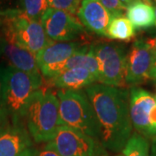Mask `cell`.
Instances as JSON below:
<instances>
[{
  "mask_svg": "<svg viewBox=\"0 0 156 156\" xmlns=\"http://www.w3.org/2000/svg\"><path fill=\"white\" fill-rule=\"evenodd\" d=\"M85 91L94 108L103 145L113 150H121L130 138L133 126L128 90L93 84Z\"/></svg>",
  "mask_w": 156,
  "mask_h": 156,
  "instance_id": "1",
  "label": "cell"
},
{
  "mask_svg": "<svg viewBox=\"0 0 156 156\" xmlns=\"http://www.w3.org/2000/svg\"><path fill=\"white\" fill-rule=\"evenodd\" d=\"M0 37L35 56L52 42L45 33L41 20L30 18L20 9L0 11Z\"/></svg>",
  "mask_w": 156,
  "mask_h": 156,
  "instance_id": "2",
  "label": "cell"
},
{
  "mask_svg": "<svg viewBox=\"0 0 156 156\" xmlns=\"http://www.w3.org/2000/svg\"><path fill=\"white\" fill-rule=\"evenodd\" d=\"M62 126H66L92 138H100V128L94 108L86 93L61 89L57 92Z\"/></svg>",
  "mask_w": 156,
  "mask_h": 156,
  "instance_id": "3",
  "label": "cell"
},
{
  "mask_svg": "<svg viewBox=\"0 0 156 156\" xmlns=\"http://www.w3.org/2000/svg\"><path fill=\"white\" fill-rule=\"evenodd\" d=\"M26 124L36 142L50 141L61 127L59 101L48 91L37 90L26 112Z\"/></svg>",
  "mask_w": 156,
  "mask_h": 156,
  "instance_id": "4",
  "label": "cell"
},
{
  "mask_svg": "<svg viewBox=\"0 0 156 156\" xmlns=\"http://www.w3.org/2000/svg\"><path fill=\"white\" fill-rule=\"evenodd\" d=\"M42 85V77H35L15 68H5V101L12 123L25 118L32 96Z\"/></svg>",
  "mask_w": 156,
  "mask_h": 156,
  "instance_id": "5",
  "label": "cell"
},
{
  "mask_svg": "<svg viewBox=\"0 0 156 156\" xmlns=\"http://www.w3.org/2000/svg\"><path fill=\"white\" fill-rule=\"evenodd\" d=\"M90 49L98 63L99 82L116 88L124 86L127 62L124 46L111 42H101L90 45Z\"/></svg>",
  "mask_w": 156,
  "mask_h": 156,
  "instance_id": "6",
  "label": "cell"
},
{
  "mask_svg": "<svg viewBox=\"0 0 156 156\" xmlns=\"http://www.w3.org/2000/svg\"><path fill=\"white\" fill-rule=\"evenodd\" d=\"M45 149L59 156H97L99 147L94 138L66 126L57 129Z\"/></svg>",
  "mask_w": 156,
  "mask_h": 156,
  "instance_id": "7",
  "label": "cell"
},
{
  "mask_svg": "<svg viewBox=\"0 0 156 156\" xmlns=\"http://www.w3.org/2000/svg\"><path fill=\"white\" fill-rule=\"evenodd\" d=\"M41 22L47 37L55 42H69L84 32V27L67 11L48 8Z\"/></svg>",
  "mask_w": 156,
  "mask_h": 156,
  "instance_id": "8",
  "label": "cell"
},
{
  "mask_svg": "<svg viewBox=\"0 0 156 156\" xmlns=\"http://www.w3.org/2000/svg\"><path fill=\"white\" fill-rule=\"evenodd\" d=\"M154 56L145 40H136L127 54L125 83L135 86L149 81Z\"/></svg>",
  "mask_w": 156,
  "mask_h": 156,
  "instance_id": "9",
  "label": "cell"
},
{
  "mask_svg": "<svg viewBox=\"0 0 156 156\" xmlns=\"http://www.w3.org/2000/svg\"><path fill=\"white\" fill-rule=\"evenodd\" d=\"M82 48L83 45L77 42L52 41L36 55L40 72L47 79H51L59 73L62 65Z\"/></svg>",
  "mask_w": 156,
  "mask_h": 156,
  "instance_id": "10",
  "label": "cell"
},
{
  "mask_svg": "<svg viewBox=\"0 0 156 156\" xmlns=\"http://www.w3.org/2000/svg\"><path fill=\"white\" fill-rule=\"evenodd\" d=\"M156 104L154 96L145 89L133 87L129 92V114L132 125L143 136L150 138L149 114Z\"/></svg>",
  "mask_w": 156,
  "mask_h": 156,
  "instance_id": "11",
  "label": "cell"
},
{
  "mask_svg": "<svg viewBox=\"0 0 156 156\" xmlns=\"http://www.w3.org/2000/svg\"><path fill=\"white\" fill-rule=\"evenodd\" d=\"M76 14L87 30L107 37V29L112 17L100 0H82Z\"/></svg>",
  "mask_w": 156,
  "mask_h": 156,
  "instance_id": "12",
  "label": "cell"
},
{
  "mask_svg": "<svg viewBox=\"0 0 156 156\" xmlns=\"http://www.w3.org/2000/svg\"><path fill=\"white\" fill-rule=\"evenodd\" d=\"M31 144L28 131L21 122H6L0 128V156H18Z\"/></svg>",
  "mask_w": 156,
  "mask_h": 156,
  "instance_id": "13",
  "label": "cell"
},
{
  "mask_svg": "<svg viewBox=\"0 0 156 156\" xmlns=\"http://www.w3.org/2000/svg\"><path fill=\"white\" fill-rule=\"evenodd\" d=\"M3 56L10 63L9 66L27 73L35 77H41L36 56L29 50L5 42Z\"/></svg>",
  "mask_w": 156,
  "mask_h": 156,
  "instance_id": "14",
  "label": "cell"
},
{
  "mask_svg": "<svg viewBox=\"0 0 156 156\" xmlns=\"http://www.w3.org/2000/svg\"><path fill=\"white\" fill-rule=\"evenodd\" d=\"M50 80L56 88L66 90H80L98 82L91 73L83 68L62 70Z\"/></svg>",
  "mask_w": 156,
  "mask_h": 156,
  "instance_id": "15",
  "label": "cell"
},
{
  "mask_svg": "<svg viewBox=\"0 0 156 156\" xmlns=\"http://www.w3.org/2000/svg\"><path fill=\"white\" fill-rule=\"evenodd\" d=\"M127 18L136 30L152 28L155 23L154 7L138 1L126 9Z\"/></svg>",
  "mask_w": 156,
  "mask_h": 156,
  "instance_id": "16",
  "label": "cell"
},
{
  "mask_svg": "<svg viewBox=\"0 0 156 156\" xmlns=\"http://www.w3.org/2000/svg\"><path fill=\"white\" fill-rule=\"evenodd\" d=\"M73 68L85 69L91 73L98 82L100 81L98 63L94 53L90 49V46H83L81 50L75 53L62 65L59 72Z\"/></svg>",
  "mask_w": 156,
  "mask_h": 156,
  "instance_id": "17",
  "label": "cell"
},
{
  "mask_svg": "<svg viewBox=\"0 0 156 156\" xmlns=\"http://www.w3.org/2000/svg\"><path fill=\"white\" fill-rule=\"evenodd\" d=\"M135 36V29L127 17L112 18L107 29V37L114 40L130 41Z\"/></svg>",
  "mask_w": 156,
  "mask_h": 156,
  "instance_id": "18",
  "label": "cell"
},
{
  "mask_svg": "<svg viewBox=\"0 0 156 156\" xmlns=\"http://www.w3.org/2000/svg\"><path fill=\"white\" fill-rule=\"evenodd\" d=\"M125 156H149V142L143 135L134 133L123 148Z\"/></svg>",
  "mask_w": 156,
  "mask_h": 156,
  "instance_id": "19",
  "label": "cell"
},
{
  "mask_svg": "<svg viewBox=\"0 0 156 156\" xmlns=\"http://www.w3.org/2000/svg\"><path fill=\"white\" fill-rule=\"evenodd\" d=\"M20 10L30 18L41 20L49 8L47 0H19Z\"/></svg>",
  "mask_w": 156,
  "mask_h": 156,
  "instance_id": "20",
  "label": "cell"
},
{
  "mask_svg": "<svg viewBox=\"0 0 156 156\" xmlns=\"http://www.w3.org/2000/svg\"><path fill=\"white\" fill-rule=\"evenodd\" d=\"M9 119L5 101V68L0 66V128Z\"/></svg>",
  "mask_w": 156,
  "mask_h": 156,
  "instance_id": "21",
  "label": "cell"
},
{
  "mask_svg": "<svg viewBox=\"0 0 156 156\" xmlns=\"http://www.w3.org/2000/svg\"><path fill=\"white\" fill-rule=\"evenodd\" d=\"M47 2L49 8L75 14L76 13L82 0H47Z\"/></svg>",
  "mask_w": 156,
  "mask_h": 156,
  "instance_id": "22",
  "label": "cell"
},
{
  "mask_svg": "<svg viewBox=\"0 0 156 156\" xmlns=\"http://www.w3.org/2000/svg\"><path fill=\"white\" fill-rule=\"evenodd\" d=\"M102 5L110 14L112 18L123 17L126 7L122 4L120 0H100Z\"/></svg>",
  "mask_w": 156,
  "mask_h": 156,
  "instance_id": "23",
  "label": "cell"
},
{
  "mask_svg": "<svg viewBox=\"0 0 156 156\" xmlns=\"http://www.w3.org/2000/svg\"><path fill=\"white\" fill-rule=\"evenodd\" d=\"M149 126H150V138L156 137V104L152 108L149 114Z\"/></svg>",
  "mask_w": 156,
  "mask_h": 156,
  "instance_id": "24",
  "label": "cell"
},
{
  "mask_svg": "<svg viewBox=\"0 0 156 156\" xmlns=\"http://www.w3.org/2000/svg\"><path fill=\"white\" fill-rule=\"evenodd\" d=\"M37 153L38 152L36 150V149H34L32 147H28L25 150L23 151L22 153L18 156H37Z\"/></svg>",
  "mask_w": 156,
  "mask_h": 156,
  "instance_id": "25",
  "label": "cell"
},
{
  "mask_svg": "<svg viewBox=\"0 0 156 156\" xmlns=\"http://www.w3.org/2000/svg\"><path fill=\"white\" fill-rule=\"evenodd\" d=\"M150 80H153V81H155L156 82V52L155 56H154V62H153V65H152V68H151Z\"/></svg>",
  "mask_w": 156,
  "mask_h": 156,
  "instance_id": "26",
  "label": "cell"
},
{
  "mask_svg": "<svg viewBox=\"0 0 156 156\" xmlns=\"http://www.w3.org/2000/svg\"><path fill=\"white\" fill-rule=\"evenodd\" d=\"M145 41L146 43H147V44L154 51L156 52V36L154 37H151V38L147 39Z\"/></svg>",
  "mask_w": 156,
  "mask_h": 156,
  "instance_id": "27",
  "label": "cell"
},
{
  "mask_svg": "<svg viewBox=\"0 0 156 156\" xmlns=\"http://www.w3.org/2000/svg\"><path fill=\"white\" fill-rule=\"evenodd\" d=\"M37 156H59L57 154H56L55 152L51 150H48V149H45V150L42 151L40 153H37Z\"/></svg>",
  "mask_w": 156,
  "mask_h": 156,
  "instance_id": "28",
  "label": "cell"
},
{
  "mask_svg": "<svg viewBox=\"0 0 156 156\" xmlns=\"http://www.w3.org/2000/svg\"><path fill=\"white\" fill-rule=\"evenodd\" d=\"M120 1L122 2V4L123 5L126 7V9H127V7L130 6L131 5L136 3V2H138L140 0H120Z\"/></svg>",
  "mask_w": 156,
  "mask_h": 156,
  "instance_id": "29",
  "label": "cell"
},
{
  "mask_svg": "<svg viewBox=\"0 0 156 156\" xmlns=\"http://www.w3.org/2000/svg\"><path fill=\"white\" fill-rule=\"evenodd\" d=\"M149 156H156V137L153 140V142L151 145V153Z\"/></svg>",
  "mask_w": 156,
  "mask_h": 156,
  "instance_id": "30",
  "label": "cell"
},
{
  "mask_svg": "<svg viewBox=\"0 0 156 156\" xmlns=\"http://www.w3.org/2000/svg\"><path fill=\"white\" fill-rule=\"evenodd\" d=\"M5 44V41L0 37V56H3V54H4Z\"/></svg>",
  "mask_w": 156,
  "mask_h": 156,
  "instance_id": "31",
  "label": "cell"
},
{
  "mask_svg": "<svg viewBox=\"0 0 156 156\" xmlns=\"http://www.w3.org/2000/svg\"><path fill=\"white\" fill-rule=\"evenodd\" d=\"M143 3H145L148 5H151L154 7V5H156V0H142Z\"/></svg>",
  "mask_w": 156,
  "mask_h": 156,
  "instance_id": "32",
  "label": "cell"
},
{
  "mask_svg": "<svg viewBox=\"0 0 156 156\" xmlns=\"http://www.w3.org/2000/svg\"><path fill=\"white\" fill-rule=\"evenodd\" d=\"M154 17H155V23H154V24H155V26H156V5H155V10H154Z\"/></svg>",
  "mask_w": 156,
  "mask_h": 156,
  "instance_id": "33",
  "label": "cell"
}]
</instances>
